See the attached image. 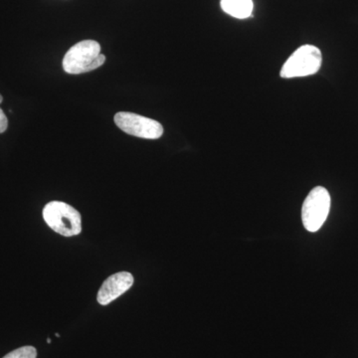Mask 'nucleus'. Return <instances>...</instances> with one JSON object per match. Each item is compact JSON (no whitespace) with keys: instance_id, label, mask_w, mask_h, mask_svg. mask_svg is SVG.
<instances>
[{"instance_id":"obj_3","label":"nucleus","mask_w":358,"mask_h":358,"mask_svg":"<svg viewBox=\"0 0 358 358\" xmlns=\"http://www.w3.org/2000/svg\"><path fill=\"white\" fill-rule=\"evenodd\" d=\"M322 52L313 45H303L289 56L281 70L284 79L310 76L322 67Z\"/></svg>"},{"instance_id":"obj_9","label":"nucleus","mask_w":358,"mask_h":358,"mask_svg":"<svg viewBox=\"0 0 358 358\" xmlns=\"http://www.w3.org/2000/svg\"><path fill=\"white\" fill-rule=\"evenodd\" d=\"M2 96L0 95V103H2ZM7 127H8V120L3 110L0 108V134L4 133L6 131Z\"/></svg>"},{"instance_id":"obj_5","label":"nucleus","mask_w":358,"mask_h":358,"mask_svg":"<svg viewBox=\"0 0 358 358\" xmlns=\"http://www.w3.org/2000/svg\"><path fill=\"white\" fill-rule=\"evenodd\" d=\"M115 122L122 131L138 138L157 140L164 134V128L159 122L134 113H117Z\"/></svg>"},{"instance_id":"obj_6","label":"nucleus","mask_w":358,"mask_h":358,"mask_svg":"<svg viewBox=\"0 0 358 358\" xmlns=\"http://www.w3.org/2000/svg\"><path fill=\"white\" fill-rule=\"evenodd\" d=\"M134 284V277L131 273L120 272L110 275L103 282L99 291L96 300L102 306H107L117 300L122 294L131 289Z\"/></svg>"},{"instance_id":"obj_7","label":"nucleus","mask_w":358,"mask_h":358,"mask_svg":"<svg viewBox=\"0 0 358 358\" xmlns=\"http://www.w3.org/2000/svg\"><path fill=\"white\" fill-rule=\"evenodd\" d=\"M253 7L252 0H221V8L224 13L239 20L250 17L253 13Z\"/></svg>"},{"instance_id":"obj_4","label":"nucleus","mask_w":358,"mask_h":358,"mask_svg":"<svg viewBox=\"0 0 358 358\" xmlns=\"http://www.w3.org/2000/svg\"><path fill=\"white\" fill-rule=\"evenodd\" d=\"M331 210V195L326 188L317 186L308 193L301 207V221L308 232H317Z\"/></svg>"},{"instance_id":"obj_1","label":"nucleus","mask_w":358,"mask_h":358,"mask_svg":"<svg viewBox=\"0 0 358 358\" xmlns=\"http://www.w3.org/2000/svg\"><path fill=\"white\" fill-rule=\"evenodd\" d=\"M100 44L94 40H85L71 47L63 59V68L69 74H82L98 69L105 63Z\"/></svg>"},{"instance_id":"obj_2","label":"nucleus","mask_w":358,"mask_h":358,"mask_svg":"<svg viewBox=\"0 0 358 358\" xmlns=\"http://www.w3.org/2000/svg\"><path fill=\"white\" fill-rule=\"evenodd\" d=\"M43 218L52 230L62 236H76L81 233V215L65 202L52 201L47 204L43 209Z\"/></svg>"},{"instance_id":"obj_8","label":"nucleus","mask_w":358,"mask_h":358,"mask_svg":"<svg viewBox=\"0 0 358 358\" xmlns=\"http://www.w3.org/2000/svg\"><path fill=\"white\" fill-rule=\"evenodd\" d=\"M3 358H37V350L33 346H23L9 352Z\"/></svg>"}]
</instances>
